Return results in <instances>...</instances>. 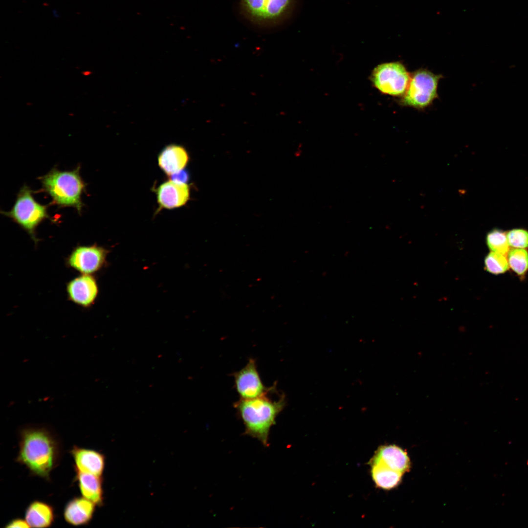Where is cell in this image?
Wrapping results in <instances>:
<instances>
[{
    "mask_svg": "<svg viewBox=\"0 0 528 528\" xmlns=\"http://www.w3.org/2000/svg\"><path fill=\"white\" fill-rule=\"evenodd\" d=\"M95 505L83 496L74 497L64 508V519L68 524L75 526L88 524L93 517Z\"/></svg>",
    "mask_w": 528,
    "mask_h": 528,
    "instance_id": "13",
    "label": "cell"
},
{
    "mask_svg": "<svg viewBox=\"0 0 528 528\" xmlns=\"http://www.w3.org/2000/svg\"><path fill=\"white\" fill-rule=\"evenodd\" d=\"M107 250L96 245L78 246L66 260L67 265L83 274H92L100 270L106 262Z\"/></svg>",
    "mask_w": 528,
    "mask_h": 528,
    "instance_id": "8",
    "label": "cell"
},
{
    "mask_svg": "<svg viewBox=\"0 0 528 528\" xmlns=\"http://www.w3.org/2000/svg\"><path fill=\"white\" fill-rule=\"evenodd\" d=\"M170 179L180 183H187L189 179L187 171L183 169L169 176Z\"/></svg>",
    "mask_w": 528,
    "mask_h": 528,
    "instance_id": "23",
    "label": "cell"
},
{
    "mask_svg": "<svg viewBox=\"0 0 528 528\" xmlns=\"http://www.w3.org/2000/svg\"><path fill=\"white\" fill-rule=\"evenodd\" d=\"M294 2L295 0H242L247 14L260 22H273L286 17Z\"/></svg>",
    "mask_w": 528,
    "mask_h": 528,
    "instance_id": "7",
    "label": "cell"
},
{
    "mask_svg": "<svg viewBox=\"0 0 528 528\" xmlns=\"http://www.w3.org/2000/svg\"><path fill=\"white\" fill-rule=\"evenodd\" d=\"M276 390L275 384L261 396L251 399L240 398L234 403L244 426L245 434L257 439L264 446H268L271 428L286 404V395L282 392L273 399V395Z\"/></svg>",
    "mask_w": 528,
    "mask_h": 528,
    "instance_id": "2",
    "label": "cell"
},
{
    "mask_svg": "<svg viewBox=\"0 0 528 528\" xmlns=\"http://www.w3.org/2000/svg\"><path fill=\"white\" fill-rule=\"evenodd\" d=\"M441 76L421 69L411 75L408 87L400 103L403 106L424 109L438 97V83Z\"/></svg>",
    "mask_w": 528,
    "mask_h": 528,
    "instance_id": "5",
    "label": "cell"
},
{
    "mask_svg": "<svg viewBox=\"0 0 528 528\" xmlns=\"http://www.w3.org/2000/svg\"><path fill=\"white\" fill-rule=\"evenodd\" d=\"M66 292L71 301L83 308H89L97 298L98 285L91 274H82L67 284Z\"/></svg>",
    "mask_w": 528,
    "mask_h": 528,
    "instance_id": "11",
    "label": "cell"
},
{
    "mask_svg": "<svg viewBox=\"0 0 528 528\" xmlns=\"http://www.w3.org/2000/svg\"><path fill=\"white\" fill-rule=\"evenodd\" d=\"M485 269L494 274H503L508 269V261L505 254L491 252L485 258Z\"/></svg>",
    "mask_w": 528,
    "mask_h": 528,
    "instance_id": "21",
    "label": "cell"
},
{
    "mask_svg": "<svg viewBox=\"0 0 528 528\" xmlns=\"http://www.w3.org/2000/svg\"><path fill=\"white\" fill-rule=\"evenodd\" d=\"M509 246L517 248H528V231L523 228H514L506 233Z\"/></svg>",
    "mask_w": 528,
    "mask_h": 528,
    "instance_id": "22",
    "label": "cell"
},
{
    "mask_svg": "<svg viewBox=\"0 0 528 528\" xmlns=\"http://www.w3.org/2000/svg\"><path fill=\"white\" fill-rule=\"evenodd\" d=\"M508 265L518 276H523L528 271V252L525 249L514 248L509 250Z\"/></svg>",
    "mask_w": 528,
    "mask_h": 528,
    "instance_id": "19",
    "label": "cell"
},
{
    "mask_svg": "<svg viewBox=\"0 0 528 528\" xmlns=\"http://www.w3.org/2000/svg\"><path fill=\"white\" fill-rule=\"evenodd\" d=\"M486 243L493 252L506 254L509 251L506 233L501 229L494 228L489 231L486 236Z\"/></svg>",
    "mask_w": 528,
    "mask_h": 528,
    "instance_id": "20",
    "label": "cell"
},
{
    "mask_svg": "<svg viewBox=\"0 0 528 528\" xmlns=\"http://www.w3.org/2000/svg\"><path fill=\"white\" fill-rule=\"evenodd\" d=\"M155 192L158 210L181 207L190 199V190L187 183L171 179L161 183L156 188Z\"/></svg>",
    "mask_w": 528,
    "mask_h": 528,
    "instance_id": "10",
    "label": "cell"
},
{
    "mask_svg": "<svg viewBox=\"0 0 528 528\" xmlns=\"http://www.w3.org/2000/svg\"><path fill=\"white\" fill-rule=\"evenodd\" d=\"M371 473L373 480L379 488L391 489L397 486L402 473L391 469L382 462L372 460Z\"/></svg>",
    "mask_w": 528,
    "mask_h": 528,
    "instance_id": "18",
    "label": "cell"
},
{
    "mask_svg": "<svg viewBox=\"0 0 528 528\" xmlns=\"http://www.w3.org/2000/svg\"><path fill=\"white\" fill-rule=\"evenodd\" d=\"M32 193L31 189L24 185L20 189L11 209L9 211H1V213L11 219L36 242L37 227L44 220L50 218L47 212L48 206L38 202Z\"/></svg>",
    "mask_w": 528,
    "mask_h": 528,
    "instance_id": "4",
    "label": "cell"
},
{
    "mask_svg": "<svg viewBox=\"0 0 528 528\" xmlns=\"http://www.w3.org/2000/svg\"><path fill=\"white\" fill-rule=\"evenodd\" d=\"M16 461L34 475L48 479L60 456L59 442L51 428L43 424H28L20 430Z\"/></svg>",
    "mask_w": 528,
    "mask_h": 528,
    "instance_id": "1",
    "label": "cell"
},
{
    "mask_svg": "<svg viewBox=\"0 0 528 528\" xmlns=\"http://www.w3.org/2000/svg\"><path fill=\"white\" fill-rule=\"evenodd\" d=\"M235 387L241 398L251 399L265 394L269 387L263 383L256 360L250 358L246 365L233 374Z\"/></svg>",
    "mask_w": 528,
    "mask_h": 528,
    "instance_id": "9",
    "label": "cell"
},
{
    "mask_svg": "<svg viewBox=\"0 0 528 528\" xmlns=\"http://www.w3.org/2000/svg\"><path fill=\"white\" fill-rule=\"evenodd\" d=\"M82 73L85 76H88V75H90L91 72L87 70V71H85L83 72Z\"/></svg>",
    "mask_w": 528,
    "mask_h": 528,
    "instance_id": "25",
    "label": "cell"
},
{
    "mask_svg": "<svg viewBox=\"0 0 528 528\" xmlns=\"http://www.w3.org/2000/svg\"><path fill=\"white\" fill-rule=\"evenodd\" d=\"M189 160V156L186 149L182 146L176 144L165 147L157 158L158 166L168 176L184 169Z\"/></svg>",
    "mask_w": 528,
    "mask_h": 528,
    "instance_id": "14",
    "label": "cell"
},
{
    "mask_svg": "<svg viewBox=\"0 0 528 528\" xmlns=\"http://www.w3.org/2000/svg\"><path fill=\"white\" fill-rule=\"evenodd\" d=\"M80 167L72 171H61L56 168L39 177L43 191L49 195L52 203L60 207L75 208L81 214L83 207L82 195L86 184L80 175Z\"/></svg>",
    "mask_w": 528,
    "mask_h": 528,
    "instance_id": "3",
    "label": "cell"
},
{
    "mask_svg": "<svg viewBox=\"0 0 528 528\" xmlns=\"http://www.w3.org/2000/svg\"><path fill=\"white\" fill-rule=\"evenodd\" d=\"M410 78L405 66L398 62L379 65L372 74V81L376 88L384 94L393 96H403Z\"/></svg>",
    "mask_w": 528,
    "mask_h": 528,
    "instance_id": "6",
    "label": "cell"
},
{
    "mask_svg": "<svg viewBox=\"0 0 528 528\" xmlns=\"http://www.w3.org/2000/svg\"><path fill=\"white\" fill-rule=\"evenodd\" d=\"M76 479L82 495L93 502L96 505H101L103 502V490L101 476L84 473L75 469Z\"/></svg>",
    "mask_w": 528,
    "mask_h": 528,
    "instance_id": "17",
    "label": "cell"
},
{
    "mask_svg": "<svg viewBox=\"0 0 528 528\" xmlns=\"http://www.w3.org/2000/svg\"><path fill=\"white\" fill-rule=\"evenodd\" d=\"M53 508L50 505L41 501H34L27 506L25 512V520L30 527H50L54 521Z\"/></svg>",
    "mask_w": 528,
    "mask_h": 528,
    "instance_id": "16",
    "label": "cell"
},
{
    "mask_svg": "<svg viewBox=\"0 0 528 528\" xmlns=\"http://www.w3.org/2000/svg\"><path fill=\"white\" fill-rule=\"evenodd\" d=\"M5 528H29L25 520L21 518H16L9 522L5 526Z\"/></svg>",
    "mask_w": 528,
    "mask_h": 528,
    "instance_id": "24",
    "label": "cell"
},
{
    "mask_svg": "<svg viewBox=\"0 0 528 528\" xmlns=\"http://www.w3.org/2000/svg\"><path fill=\"white\" fill-rule=\"evenodd\" d=\"M75 462V469L101 476L105 467V457L90 449L74 446L70 451Z\"/></svg>",
    "mask_w": 528,
    "mask_h": 528,
    "instance_id": "12",
    "label": "cell"
},
{
    "mask_svg": "<svg viewBox=\"0 0 528 528\" xmlns=\"http://www.w3.org/2000/svg\"><path fill=\"white\" fill-rule=\"evenodd\" d=\"M373 459L402 474L407 472L410 467V460L406 452L396 445L380 447Z\"/></svg>",
    "mask_w": 528,
    "mask_h": 528,
    "instance_id": "15",
    "label": "cell"
}]
</instances>
